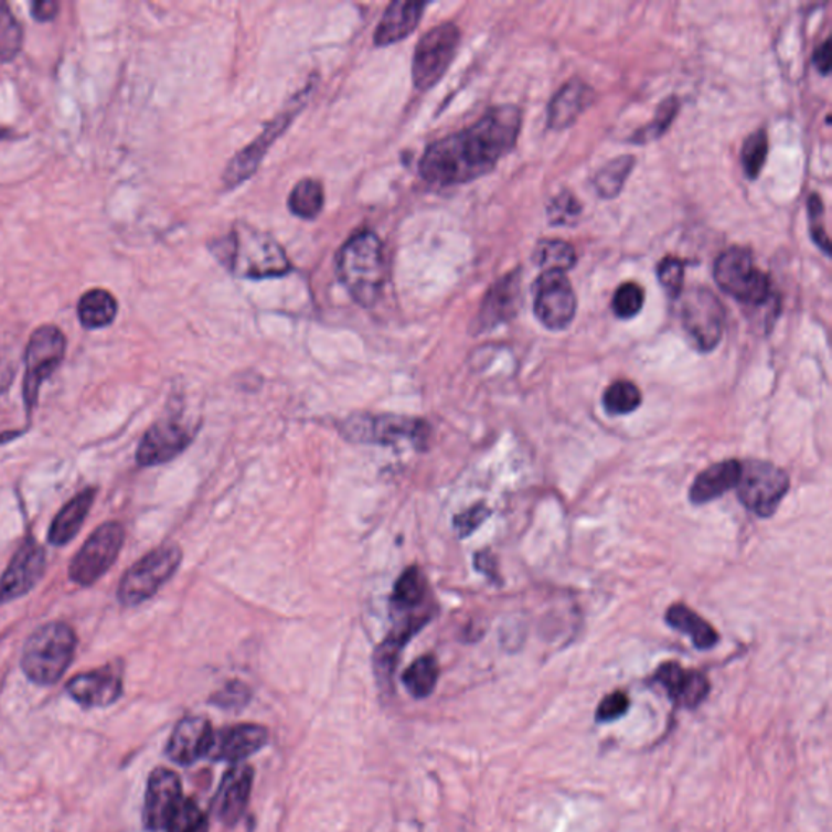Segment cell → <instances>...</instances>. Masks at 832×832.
<instances>
[{
  "mask_svg": "<svg viewBox=\"0 0 832 832\" xmlns=\"http://www.w3.org/2000/svg\"><path fill=\"white\" fill-rule=\"evenodd\" d=\"M521 127L518 106H497L467 129L431 143L419 160V177L438 188L476 181L514 149Z\"/></svg>",
  "mask_w": 832,
  "mask_h": 832,
  "instance_id": "6da1fadb",
  "label": "cell"
},
{
  "mask_svg": "<svg viewBox=\"0 0 832 832\" xmlns=\"http://www.w3.org/2000/svg\"><path fill=\"white\" fill-rule=\"evenodd\" d=\"M210 250L230 274L241 278L281 277L291 270L284 247L267 233L236 223L230 233L210 244Z\"/></svg>",
  "mask_w": 832,
  "mask_h": 832,
  "instance_id": "7a4b0ae2",
  "label": "cell"
},
{
  "mask_svg": "<svg viewBox=\"0 0 832 832\" xmlns=\"http://www.w3.org/2000/svg\"><path fill=\"white\" fill-rule=\"evenodd\" d=\"M337 274L358 305H376L386 284V257L380 236L367 230L355 233L337 254Z\"/></svg>",
  "mask_w": 832,
  "mask_h": 832,
  "instance_id": "3957f363",
  "label": "cell"
},
{
  "mask_svg": "<svg viewBox=\"0 0 832 832\" xmlns=\"http://www.w3.org/2000/svg\"><path fill=\"white\" fill-rule=\"evenodd\" d=\"M77 634L64 621H51L26 639L22 670L31 682L51 686L60 682L74 660Z\"/></svg>",
  "mask_w": 832,
  "mask_h": 832,
  "instance_id": "277c9868",
  "label": "cell"
},
{
  "mask_svg": "<svg viewBox=\"0 0 832 832\" xmlns=\"http://www.w3.org/2000/svg\"><path fill=\"white\" fill-rule=\"evenodd\" d=\"M343 438L356 445L392 446L408 441L423 449L428 445V423L422 418L402 415L355 414L340 423Z\"/></svg>",
  "mask_w": 832,
  "mask_h": 832,
  "instance_id": "5b68a950",
  "label": "cell"
},
{
  "mask_svg": "<svg viewBox=\"0 0 832 832\" xmlns=\"http://www.w3.org/2000/svg\"><path fill=\"white\" fill-rule=\"evenodd\" d=\"M714 278L722 291L751 308L768 305L771 299V280L744 247H730L718 256Z\"/></svg>",
  "mask_w": 832,
  "mask_h": 832,
  "instance_id": "8992f818",
  "label": "cell"
},
{
  "mask_svg": "<svg viewBox=\"0 0 832 832\" xmlns=\"http://www.w3.org/2000/svg\"><path fill=\"white\" fill-rule=\"evenodd\" d=\"M182 562V552L174 543L158 546L140 558L120 579L118 597L124 607H137L150 600L171 577Z\"/></svg>",
  "mask_w": 832,
  "mask_h": 832,
  "instance_id": "52a82bcc",
  "label": "cell"
},
{
  "mask_svg": "<svg viewBox=\"0 0 832 832\" xmlns=\"http://www.w3.org/2000/svg\"><path fill=\"white\" fill-rule=\"evenodd\" d=\"M64 332L57 326H41L31 333L25 350V380H23V401L29 414L38 404V395L44 381L50 380L65 356Z\"/></svg>",
  "mask_w": 832,
  "mask_h": 832,
  "instance_id": "ba28073f",
  "label": "cell"
},
{
  "mask_svg": "<svg viewBox=\"0 0 832 832\" xmlns=\"http://www.w3.org/2000/svg\"><path fill=\"white\" fill-rule=\"evenodd\" d=\"M311 87L301 89L291 102L285 106L284 111L280 115L275 116L270 122L264 127L263 132L257 136L254 142L239 150L235 157L232 158L228 164H226L225 171H223L222 182L226 189L238 188L239 184L246 182L247 179L256 173L259 164L263 163L264 157L270 147L274 146L275 140L288 129L291 122L295 120V116L305 108L306 99H308Z\"/></svg>",
  "mask_w": 832,
  "mask_h": 832,
  "instance_id": "9c48e42d",
  "label": "cell"
},
{
  "mask_svg": "<svg viewBox=\"0 0 832 832\" xmlns=\"http://www.w3.org/2000/svg\"><path fill=\"white\" fill-rule=\"evenodd\" d=\"M126 532L116 521L99 525L68 566V577L77 586L89 587L98 583L118 559Z\"/></svg>",
  "mask_w": 832,
  "mask_h": 832,
  "instance_id": "30bf717a",
  "label": "cell"
},
{
  "mask_svg": "<svg viewBox=\"0 0 832 832\" xmlns=\"http://www.w3.org/2000/svg\"><path fill=\"white\" fill-rule=\"evenodd\" d=\"M790 480L779 467L765 460H749L742 463L737 491L742 504L759 518H771L787 491Z\"/></svg>",
  "mask_w": 832,
  "mask_h": 832,
  "instance_id": "8fae6325",
  "label": "cell"
},
{
  "mask_svg": "<svg viewBox=\"0 0 832 832\" xmlns=\"http://www.w3.org/2000/svg\"><path fill=\"white\" fill-rule=\"evenodd\" d=\"M460 44V30L454 23H441L423 34L415 47L412 77L419 92L435 87L456 57Z\"/></svg>",
  "mask_w": 832,
  "mask_h": 832,
  "instance_id": "7c38bea8",
  "label": "cell"
},
{
  "mask_svg": "<svg viewBox=\"0 0 832 832\" xmlns=\"http://www.w3.org/2000/svg\"><path fill=\"white\" fill-rule=\"evenodd\" d=\"M682 324L700 352H713L724 335L725 309L707 288H694L683 299Z\"/></svg>",
  "mask_w": 832,
  "mask_h": 832,
  "instance_id": "4fadbf2b",
  "label": "cell"
},
{
  "mask_svg": "<svg viewBox=\"0 0 832 832\" xmlns=\"http://www.w3.org/2000/svg\"><path fill=\"white\" fill-rule=\"evenodd\" d=\"M534 311L543 328L565 330L576 318L577 298L565 271H543L534 285Z\"/></svg>",
  "mask_w": 832,
  "mask_h": 832,
  "instance_id": "5bb4252c",
  "label": "cell"
},
{
  "mask_svg": "<svg viewBox=\"0 0 832 832\" xmlns=\"http://www.w3.org/2000/svg\"><path fill=\"white\" fill-rule=\"evenodd\" d=\"M46 570V552L34 538L25 540L0 577V605L31 593Z\"/></svg>",
  "mask_w": 832,
  "mask_h": 832,
  "instance_id": "9a60e30c",
  "label": "cell"
},
{
  "mask_svg": "<svg viewBox=\"0 0 832 832\" xmlns=\"http://www.w3.org/2000/svg\"><path fill=\"white\" fill-rule=\"evenodd\" d=\"M194 439V431L177 418L160 419L143 435L137 447L136 459L140 467H154L170 462L184 452Z\"/></svg>",
  "mask_w": 832,
  "mask_h": 832,
  "instance_id": "2e32d148",
  "label": "cell"
},
{
  "mask_svg": "<svg viewBox=\"0 0 832 832\" xmlns=\"http://www.w3.org/2000/svg\"><path fill=\"white\" fill-rule=\"evenodd\" d=\"M521 271H511L488 290L473 321L476 333L488 332L515 318L521 308Z\"/></svg>",
  "mask_w": 832,
  "mask_h": 832,
  "instance_id": "e0dca14e",
  "label": "cell"
},
{
  "mask_svg": "<svg viewBox=\"0 0 832 832\" xmlns=\"http://www.w3.org/2000/svg\"><path fill=\"white\" fill-rule=\"evenodd\" d=\"M182 799L184 797L178 774L164 768L154 769L147 783L143 803V824L147 830H164Z\"/></svg>",
  "mask_w": 832,
  "mask_h": 832,
  "instance_id": "ac0fdd59",
  "label": "cell"
},
{
  "mask_svg": "<svg viewBox=\"0 0 832 832\" xmlns=\"http://www.w3.org/2000/svg\"><path fill=\"white\" fill-rule=\"evenodd\" d=\"M268 742V730L264 725L236 724L213 730L207 756L215 761L233 765L244 761L260 751Z\"/></svg>",
  "mask_w": 832,
  "mask_h": 832,
  "instance_id": "d6986e66",
  "label": "cell"
},
{
  "mask_svg": "<svg viewBox=\"0 0 832 832\" xmlns=\"http://www.w3.org/2000/svg\"><path fill=\"white\" fill-rule=\"evenodd\" d=\"M68 696L84 707H108L122 694V673L116 663L74 676L65 686Z\"/></svg>",
  "mask_w": 832,
  "mask_h": 832,
  "instance_id": "ffe728a7",
  "label": "cell"
},
{
  "mask_svg": "<svg viewBox=\"0 0 832 832\" xmlns=\"http://www.w3.org/2000/svg\"><path fill=\"white\" fill-rule=\"evenodd\" d=\"M654 682L665 690L666 696L679 707L696 710L711 691L706 675L696 670L683 669L680 663L666 662L659 666Z\"/></svg>",
  "mask_w": 832,
  "mask_h": 832,
  "instance_id": "44dd1931",
  "label": "cell"
},
{
  "mask_svg": "<svg viewBox=\"0 0 832 832\" xmlns=\"http://www.w3.org/2000/svg\"><path fill=\"white\" fill-rule=\"evenodd\" d=\"M212 735L213 728L207 718L199 715L182 718L168 740V758L177 765H194L207 756Z\"/></svg>",
  "mask_w": 832,
  "mask_h": 832,
  "instance_id": "7402d4cb",
  "label": "cell"
},
{
  "mask_svg": "<svg viewBox=\"0 0 832 832\" xmlns=\"http://www.w3.org/2000/svg\"><path fill=\"white\" fill-rule=\"evenodd\" d=\"M253 783L254 771L250 766L238 762L225 774L215 797L216 817L222 823L228 826L238 823L249 804Z\"/></svg>",
  "mask_w": 832,
  "mask_h": 832,
  "instance_id": "603a6c76",
  "label": "cell"
},
{
  "mask_svg": "<svg viewBox=\"0 0 832 832\" xmlns=\"http://www.w3.org/2000/svg\"><path fill=\"white\" fill-rule=\"evenodd\" d=\"M392 614L398 618L416 617V615L435 611L429 604V586L425 574L419 567L405 569L394 584L391 595Z\"/></svg>",
  "mask_w": 832,
  "mask_h": 832,
  "instance_id": "cb8c5ba5",
  "label": "cell"
},
{
  "mask_svg": "<svg viewBox=\"0 0 832 832\" xmlns=\"http://www.w3.org/2000/svg\"><path fill=\"white\" fill-rule=\"evenodd\" d=\"M426 2H410V0H394L384 10L383 19L374 31L376 46H391L410 36L422 22Z\"/></svg>",
  "mask_w": 832,
  "mask_h": 832,
  "instance_id": "d4e9b609",
  "label": "cell"
},
{
  "mask_svg": "<svg viewBox=\"0 0 832 832\" xmlns=\"http://www.w3.org/2000/svg\"><path fill=\"white\" fill-rule=\"evenodd\" d=\"M594 99V89L579 78H573L553 98L548 109V126L556 130L566 129L593 105Z\"/></svg>",
  "mask_w": 832,
  "mask_h": 832,
  "instance_id": "484cf974",
  "label": "cell"
},
{
  "mask_svg": "<svg viewBox=\"0 0 832 832\" xmlns=\"http://www.w3.org/2000/svg\"><path fill=\"white\" fill-rule=\"evenodd\" d=\"M742 463L738 460H724V462L707 467L691 487V503L707 504L724 497L725 493L737 488Z\"/></svg>",
  "mask_w": 832,
  "mask_h": 832,
  "instance_id": "4316f807",
  "label": "cell"
},
{
  "mask_svg": "<svg viewBox=\"0 0 832 832\" xmlns=\"http://www.w3.org/2000/svg\"><path fill=\"white\" fill-rule=\"evenodd\" d=\"M95 488H87V490L78 493L77 497L72 498L57 512L53 524H51L50 532H47V540H50L51 545L64 546L75 538V535L81 532L85 519H87L89 509L95 503Z\"/></svg>",
  "mask_w": 832,
  "mask_h": 832,
  "instance_id": "83f0119b",
  "label": "cell"
},
{
  "mask_svg": "<svg viewBox=\"0 0 832 832\" xmlns=\"http://www.w3.org/2000/svg\"><path fill=\"white\" fill-rule=\"evenodd\" d=\"M665 620L670 628L686 634L700 651H710L718 642V634L713 626L682 604L670 607Z\"/></svg>",
  "mask_w": 832,
  "mask_h": 832,
  "instance_id": "f1b7e54d",
  "label": "cell"
},
{
  "mask_svg": "<svg viewBox=\"0 0 832 832\" xmlns=\"http://www.w3.org/2000/svg\"><path fill=\"white\" fill-rule=\"evenodd\" d=\"M118 299L103 288H93L78 299V321L85 329L96 330L108 328L118 316Z\"/></svg>",
  "mask_w": 832,
  "mask_h": 832,
  "instance_id": "f546056e",
  "label": "cell"
},
{
  "mask_svg": "<svg viewBox=\"0 0 832 832\" xmlns=\"http://www.w3.org/2000/svg\"><path fill=\"white\" fill-rule=\"evenodd\" d=\"M324 185L318 179H301L288 198V209L301 220H316L324 209Z\"/></svg>",
  "mask_w": 832,
  "mask_h": 832,
  "instance_id": "4dcf8cb0",
  "label": "cell"
},
{
  "mask_svg": "<svg viewBox=\"0 0 832 832\" xmlns=\"http://www.w3.org/2000/svg\"><path fill=\"white\" fill-rule=\"evenodd\" d=\"M438 680L439 663L435 655L419 657L402 675L404 686L407 687L408 693L415 700H425V697L431 696Z\"/></svg>",
  "mask_w": 832,
  "mask_h": 832,
  "instance_id": "1f68e13d",
  "label": "cell"
},
{
  "mask_svg": "<svg viewBox=\"0 0 832 832\" xmlns=\"http://www.w3.org/2000/svg\"><path fill=\"white\" fill-rule=\"evenodd\" d=\"M576 250L562 239H542L536 244L534 263L543 271H566L576 266Z\"/></svg>",
  "mask_w": 832,
  "mask_h": 832,
  "instance_id": "d6a6232c",
  "label": "cell"
},
{
  "mask_svg": "<svg viewBox=\"0 0 832 832\" xmlns=\"http://www.w3.org/2000/svg\"><path fill=\"white\" fill-rule=\"evenodd\" d=\"M636 160L631 154L617 158V160L610 161L605 164L594 178V188L600 198L614 199L620 194L623 189L626 179L631 174L632 168H634Z\"/></svg>",
  "mask_w": 832,
  "mask_h": 832,
  "instance_id": "836d02e7",
  "label": "cell"
},
{
  "mask_svg": "<svg viewBox=\"0 0 832 832\" xmlns=\"http://www.w3.org/2000/svg\"><path fill=\"white\" fill-rule=\"evenodd\" d=\"M641 404V391L631 381H617L604 394L605 410L614 416L632 414Z\"/></svg>",
  "mask_w": 832,
  "mask_h": 832,
  "instance_id": "e575fe53",
  "label": "cell"
},
{
  "mask_svg": "<svg viewBox=\"0 0 832 832\" xmlns=\"http://www.w3.org/2000/svg\"><path fill=\"white\" fill-rule=\"evenodd\" d=\"M23 46V29L10 10L9 3L0 2V61L10 62L19 56Z\"/></svg>",
  "mask_w": 832,
  "mask_h": 832,
  "instance_id": "d590c367",
  "label": "cell"
},
{
  "mask_svg": "<svg viewBox=\"0 0 832 832\" xmlns=\"http://www.w3.org/2000/svg\"><path fill=\"white\" fill-rule=\"evenodd\" d=\"M680 102L676 96H669L660 103L659 109H657L655 118L648 124V126L639 129L638 132L632 136V142L644 146V143L652 142V140L659 139L660 136L666 132L676 115H679Z\"/></svg>",
  "mask_w": 832,
  "mask_h": 832,
  "instance_id": "8d00e7d4",
  "label": "cell"
},
{
  "mask_svg": "<svg viewBox=\"0 0 832 832\" xmlns=\"http://www.w3.org/2000/svg\"><path fill=\"white\" fill-rule=\"evenodd\" d=\"M164 830L167 832H209V820L194 800L182 799Z\"/></svg>",
  "mask_w": 832,
  "mask_h": 832,
  "instance_id": "74e56055",
  "label": "cell"
},
{
  "mask_svg": "<svg viewBox=\"0 0 832 832\" xmlns=\"http://www.w3.org/2000/svg\"><path fill=\"white\" fill-rule=\"evenodd\" d=\"M768 134L765 130L753 132L745 140L744 149H742V164H744L746 177L756 179L761 174L766 158H768Z\"/></svg>",
  "mask_w": 832,
  "mask_h": 832,
  "instance_id": "f35d334b",
  "label": "cell"
},
{
  "mask_svg": "<svg viewBox=\"0 0 832 832\" xmlns=\"http://www.w3.org/2000/svg\"><path fill=\"white\" fill-rule=\"evenodd\" d=\"M646 294L642 290L641 285L632 284V281H626L620 285L617 291H615L614 301H611V308H614L615 316L620 319H631L641 312L642 306H644Z\"/></svg>",
  "mask_w": 832,
  "mask_h": 832,
  "instance_id": "ab89813d",
  "label": "cell"
},
{
  "mask_svg": "<svg viewBox=\"0 0 832 832\" xmlns=\"http://www.w3.org/2000/svg\"><path fill=\"white\" fill-rule=\"evenodd\" d=\"M684 267L686 263L679 257H665L657 268V277L663 290L672 298H680L683 294Z\"/></svg>",
  "mask_w": 832,
  "mask_h": 832,
  "instance_id": "60d3db41",
  "label": "cell"
},
{
  "mask_svg": "<svg viewBox=\"0 0 832 832\" xmlns=\"http://www.w3.org/2000/svg\"><path fill=\"white\" fill-rule=\"evenodd\" d=\"M808 218H810V233L817 246L831 256V243L824 228V205L820 195L813 194L808 199Z\"/></svg>",
  "mask_w": 832,
  "mask_h": 832,
  "instance_id": "b9f144b4",
  "label": "cell"
},
{
  "mask_svg": "<svg viewBox=\"0 0 832 832\" xmlns=\"http://www.w3.org/2000/svg\"><path fill=\"white\" fill-rule=\"evenodd\" d=\"M580 212L583 209L574 194H559L548 205V218L552 225H573Z\"/></svg>",
  "mask_w": 832,
  "mask_h": 832,
  "instance_id": "7bdbcfd3",
  "label": "cell"
},
{
  "mask_svg": "<svg viewBox=\"0 0 832 832\" xmlns=\"http://www.w3.org/2000/svg\"><path fill=\"white\" fill-rule=\"evenodd\" d=\"M629 704H631V701H629L628 694L623 691H615V693H610L601 700L600 706L597 707V713H595V718L601 724L618 721L628 713Z\"/></svg>",
  "mask_w": 832,
  "mask_h": 832,
  "instance_id": "ee69618b",
  "label": "cell"
},
{
  "mask_svg": "<svg viewBox=\"0 0 832 832\" xmlns=\"http://www.w3.org/2000/svg\"><path fill=\"white\" fill-rule=\"evenodd\" d=\"M249 700L250 690L243 682H230L212 697L213 704L223 710H241Z\"/></svg>",
  "mask_w": 832,
  "mask_h": 832,
  "instance_id": "f6af8a7d",
  "label": "cell"
},
{
  "mask_svg": "<svg viewBox=\"0 0 832 832\" xmlns=\"http://www.w3.org/2000/svg\"><path fill=\"white\" fill-rule=\"evenodd\" d=\"M488 518H490V509L487 505H472L454 519V527H456L460 538H466V536L472 535Z\"/></svg>",
  "mask_w": 832,
  "mask_h": 832,
  "instance_id": "bcb514c9",
  "label": "cell"
},
{
  "mask_svg": "<svg viewBox=\"0 0 832 832\" xmlns=\"http://www.w3.org/2000/svg\"><path fill=\"white\" fill-rule=\"evenodd\" d=\"M60 13V2L54 0H36L31 3V15L38 22H51Z\"/></svg>",
  "mask_w": 832,
  "mask_h": 832,
  "instance_id": "7dc6e473",
  "label": "cell"
},
{
  "mask_svg": "<svg viewBox=\"0 0 832 832\" xmlns=\"http://www.w3.org/2000/svg\"><path fill=\"white\" fill-rule=\"evenodd\" d=\"M814 65H817L818 71L821 72L823 75L830 74L831 71V41L826 40L823 44H821L820 47H818L817 53H814L813 56Z\"/></svg>",
  "mask_w": 832,
  "mask_h": 832,
  "instance_id": "c3c4849f",
  "label": "cell"
},
{
  "mask_svg": "<svg viewBox=\"0 0 832 832\" xmlns=\"http://www.w3.org/2000/svg\"><path fill=\"white\" fill-rule=\"evenodd\" d=\"M12 376V370H10L7 364L0 363V392L6 391V388L9 387Z\"/></svg>",
  "mask_w": 832,
  "mask_h": 832,
  "instance_id": "681fc988",
  "label": "cell"
}]
</instances>
